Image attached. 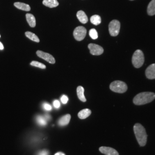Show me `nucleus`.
<instances>
[{
  "instance_id": "1",
  "label": "nucleus",
  "mask_w": 155,
  "mask_h": 155,
  "mask_svg": "<svg viewBox=\"0 0 155 155\" xmlns=\"http://www.w3.org/2000/svg\"><path fill=\"white\" fill-rule=\"evenodd\" d=\"M133 130L139 145L141 147L145 146L147 142V134L145 127L141 124L136 123L134 125Z\"/></svg>"
},
{
  "instance_id": "2",
  "label": "nucleus",
  "mask_w": 155,
  "mask_h": 155,
  "mask_svg": "<svg viewBox=\"0 0 155 155\" xmlns=\"http://www.w3.org/2000/svg\"><path fill=\"white\" fill-rule=\"evenodd\" d=\"M155 99V94L152 92H143L137 94L133 98V103L136 105L148 104Z\"/></svg>"
},
{
  "instance_id": "3",
  "label": "nucleus",
  "mask_w": 155,
  "mask_h": 155,
  "mask_svg": "<svg viewBox=\"0 0 155 155\" xmlns=\"http://www.w3.org/2000/svg\"><path fill=\"white\" fill-rule=\"evenodd\" d=\"M110 89L115 93H124L127 91V84L122 81H116L111 83Z\"/></svg>"
},
{
  "instance_id": "4",
  "label": "nucleus",
  "mask_w": 155,
  "mask_h": 155,
  "mask_svg": "<svg viewBox=\"0 0 155 155\" xmlns=\"http://www.w3.org/2000/svg\"><path fill=\"white\" fill-rule=\"evenodd\" d=\"M132 63L134 67L138 68L143 65L144 63V55L141 50H136L132 56Z\"/></svg>"
},
{
  "instance_id": "5",
  "label": "nucleus",
  "mask_w": 155,
  "mask_h": 155,
  "mask_svg": "<svg viewBox=\"0 0 155 155\" xmlns=\"http://www.w3.org/2000/svg\"><path fill=\"white\" fill-rule=\"evenodd\" d=\"M120 22L117 20H112L109 25V31L112 36H116L120 30Z\"/></svg>"
},
{
  "instance_id": "6",
  "label": "nucleus",
  "mask_w": 155,
  "mask_h": 155,
  "mask_svg": "<svg viewBox=\"0 0 155 155\" xmlns=\"http://www.w3.org/2000/svg\"><path fill=\"white\" fill-rule=\"evenodd\" d=\"M87 33L86 29L82 26H79L75 28L74 31V37L77 41H82L84 39Z\"/></svg>"
},
{
  "instance_id": "7",
  "label": "nucleus",
  "mask_w": 155,
  "mask_h": 155,
  "mask_svg": "<svg viewBox=\"0 0 155 155\" xmlns=\"http://www.w3.org/2000/svg\"><path fill=\"white\" fill-rule=\"evenodd\" d=\"M88 48L93 55H100L104 53V48L99 45L91 43L89 44Z\"/></svg>"
},
{
  "instance_id": "8",
  "label": "nucleus",
  "mask_w": 155,
  "mask_h": 155,
  "mask_svg": "<svg viewBox=\"0 0 155 155\" xmlns=\"http://www.w3.org/2000/svg\"><path fill=\"white\" fill-rule=\"evenodd\" d=\"M37 55L39 56V58L43 59L45 61L50 63L51 64H55V59L53 57V56L51 55L48 53H46L41 51H38L36 52Z\"/></svg>"
},
{
  "instance_id": "9",
  "label": "nucleus",
  "mask_w": 155,
  "mask_h": 155,
  "mask_svg": "<svg viewBox=\"0 0 155 155\" xmlns=\"http://www.w3.org/2000/svg\"><path fill=\"white\" fill-rule=\"evenodd\" d=\"M100 152L105 155H119L118 152L114 148L107 147H100Z\"/></svg>"
},
{
  "instance_id": "10",
  "label": "nucleus",
  "mask_w": 155,
  "mask_h": 155,
  "mask_svg": "<svg viewBox=\"0 0 155 155\" xmlns=\"http://www.w3.org/2000/svg\"><path fill=\"white\" fill-rule=\"evenodd\" d=\"M146 77L149 79H155V63L148 67L145 71Z\"/></svg>"
},
{
  "instance_id": "11",
  "label": "nucleus",
  "mask_w": 155,
  "mask_h": 155,
  "mask_svg": "<svg viewBox=\"0 0 155 155\" xmlns=\"http://www.w3.org/2000/svg\"><path fill=\"white\" fill-rule=\"evenodd\" d=\"M77 16L78 19L79 20V21L82 24H86L88 21L87 16H86V13L82 11H79L78 12Z\"/></svg>"
},
{
  "instance_id": "12",
  "label": "nucleus",
  "mask_w": 155,
  "mask_h": 155,
  "mask_svg": "<svg viewBox=\"0 0 155 155\" xmlns=\"http://www.w3.org/2000/svg\"><path fill=\"white\" fill-rule=\"evenodd\" d=\"M14 5L15 7H16L17 8L24 11H29L31 10V7L30 6L26 4L25 3H22V2H17L14 4Z\"/></svg>"
},
{
  "instance_id": "13",
  "label": "nucleus",
  "mask_w": 155,
  "mask_h": 155,
  "mask_svg": "<svg viewBox=\"0 0 155 155\" xmlns=\"http://www.w3.org/2000/svg\"><path fill=\"white\" fill-rule=\"evenodd\" d=\"M71 116L70 114H66L61 117L58 121V124L60 126H66L68 124L70 121Z\"/></svg>"
},
{
  "instance_id": "14",
  "label": "nucleus",
  "mask_w": 155,
  "mask_h": 155,
  "mask_svg": "<svg viewBox=\"0 0 155 155\" xmlns=\"http://www.w3.org/2000/svg\"><path fill=\"white\" fill-rule=\"evenodd\" d=\"M91 114V111L89 109H84L81 111H80L78 113V117L80 119H85L87 118L88 117L90 116Z\"/></svg>"
},
{
  "instance_id": "15",
  "label": "nucleus",
  "mask_w": 155,
  "mask_h": 155,
  "mask_svg": "<svg viewBox=\"0 0 155 155\" xmlns=\"http://www.w3.org/2000/svg\"><path fill=\"white\" fill-rule=\"evenodd\" d=\"M84 90L82 86H79L78 87L77 89L78 97L79 100H81L82 102H86V99L84 95Z\"/></svg>"
},
{
  "instance_id": "16",
  "label": "nucleus",
  "mask_w": 155,
  "mask_h": 155,
  "mask_svg": "<svg viewBox=\"0 0 155 155\" xmlns=\"http://www.w3.org/2000/svg\"><path fill=\"white\" fill-rule=\"evenodd\" d=\"M26 18L27 20L28 24L31 27H35L36 26V18L33 15L30 14V13H27L26 15Z\"/></svg>"
},
{
  "instance_id": "17",
  "label": "nucleus",
  "mask_w": 155,
  "mask_h": 155,
  "mask_svg": "<svg viewBox=\"0 0 155 155\" xmlns=\"http://www.w3.org/2000/svg\"><path fill=\"white\" fill-rule=\"evenodd\" d=\"M43 4L45 6L51 8H55L59 5V2L57 0H43Z\"/></svg>"
},
{
  "instance_id": "18",
  "label": "nucleus",
  "mask_w": 155,
  "mask_h": 155,
  "mask_svg": "<svg viewBox=\"0 0 155 155\" xmlns=\"http://www.w3.org/2000/svg\"><path fill=\"white\" fill-rule=\"evenodd\" d=\"M147 12L148 15L153 16L155 15V0H152L148 6Z\"/></svg>"
},
{
  "instance_id": "19",
  "label": "nucleus",
  "mask_w": 155,
  "mask_h": 155,
  "mask_svg": "<svg viewBox=\"0 0 155 155\" xmlns=\"http://www.w3.org/2000/svg\"><path fill=\"white\" fill-rule=\"evenodd\" d=\"M25 35L28 38V39L32 40L33 41H35V42H37V43L40 42V39L35 33H32L31 32H26L25 33Z\"/></svg>"
},
{
  "instance_id": "20",
  "label": "nucleus",
  "mask_w": 155,
  "mask_h": 155,
  "mask_svg": "<svg viewBox=\"0 0 155 155\" xmlns=\"http://www.w3.org/2000/svg\"><path fill=\"white\" fill-rule=\"evenodd\" d=\"M90 21L95 25H98L101 22V18L98 15H93L90 18Z\"/></svg>"
},
{
  "instance_id": "21",
  "label": "nucleus",
  "mask_w": 155,
  "mask_h": 155,
  "mask_svg": "<svg viewBox=\"0 0 155 155\" xmlns=\"http://www.w3.org/2000/svg\"><path fill=\"white\" fill-rule=\"evenodd\" d=\"M31 65L33 67H38L41 69H45L46 68V66H45L44 64L40 63L39 61H32L31 63Z\"/></svg>"
},
{
  "instance_id": "22",
  "label": "nucleus",
  "mask_w": 155,
  "mask_h": 155,
  "mask_svg": "<svg viewBox=\"0 0 155 155\" xmlns=\"http://www.w3.org/2000/svg\"><path fill=\"white\" fill-rule=\"evenodd\" d=\"M89 35L92 39H97L98 37V35L97 31L95 29H91L89 31Z\"/></svg>"
},
{
  "instance_id": "23",
  "label": "nucleus",
  "mask_w": 155,
  "mask_h": 155,
  "mask_svg": "<svg viewBox=\"0 0 155 155\" xmlns=\"http://www.w3.org/2000/svg\"><path fill=\"white\" fill-rule=\"evenodd\" d=\"M37 121L38 122L39 125H42V126H44L45 125H46L47 122H46V120H45L44 117H42L41 116H38L37 118Z\"/></svg>"
},
{
  "instance_id": "24",
  "label": "nucleus",
  "mask_w": 155,
  "mask_h": 155,
  "mask_svg": "<svg viewBox=\"0 0 155 155\" xmlns=\"http://www.w3.org/2000/svg\"><path fill=\"white\" fill-rule=\"evenodd\" d=\"M68 97H67L66 95H63V96L61 97V102H62L63 104H67V102H68Z\"/></svg>"
},
{
  "instance_id": "25",
  "label": "nucleus",
  "mask_w": 155,
  "mask_h": 155,
  "mask_svg": "<svg viewBox=\"0 0 155 155\" xmlns=\"http://www.w3.org/2000/svg\"><path fill=\"white\" fill-rule=\"evenodd\" d=\"M53 104H54V106L55 108H56V109L59 108V107H60V106H61L59 101H58V100H55V101H54Z\"/></svg>"
},
{
  "instance_id": "26",
  "label": "nucleus",
  "mask_w": 155,
  "mask_h": 155,
  "mask_svg": "<svg viewBox=\"0 0 155 155\" xmlns=\"http://www.w3.org/2000/svg\"><path fill=\"white\" fill-rule=\"evenodd\" d=\"M43 106H44V108H45L46 110H51L52 109L51 106L50 105V104H48L45 103Z\"/></svg>"
},
{
  "instance_id": "27",
  "label": "nucleus",
  "mask_w": 155,
  "mask_h": 155,
  "mask_svg": "<svg viewBox=\"0 0 155 155\" xmlns=\"http://www.w3.org/2000/svg\"><path fill=\"white\" fill-rule=\"evenodd\" d=\"M38 155H48V152L47 150H43L40 152Z\"/></svg>"
},
{
  "instance_id": "28",
  "label": "nucleus",
  "mask_w": 155,
  "mask_h": 155,
  "mask_svg": "<svg viewBox=\"0 0 155 155\" xmlns=\"http://www.w3.org/2000/svg\"><path fill=\"white\" fill-rule=\"evenodd\" d=\"M4 49V45L0 42V50H2Z\"/></svg>"
},
{
  "instance_id": "29",
  "label": "nucleus",
  "mask_w": 155,
  "mask_h": 155,
  "mask_svg": "<svg viewBox=\"0 0 155 155\" xmlns=\"http://www.w3.org/2000/svg\"><path fill=\"white\" fill-rule=\"evenodd\" d=\"M55 155H65V154H64L62 152H58V153H56Z\"/></svg>"
},
{
  "instance_id": "30",
  "label": "nucleus",
  "mask_w": 155,
  "mask_h": 155,
  "mask_svg": "<svg viewBox=\"0 0 155 155\" xmlns=\"http://www.w3.org/2000/svg\"><path fill=\"white\" fill-rule=\"evenodd\" d=\"M131 1H133V0H131Z\"/></svg>"
},
{
  "instance_id": "31",
  "label": "nucleus",
  "mask_w": 155,
  "mask_h": 155,
  "mask_svg": "<svg viewBox=\"0 0 155 155\" xmlns=\"http://www.w3.org/2000/svg\"><path fill=\"white\" fill-rule=\"evenodd\" d=\"M0 37H1V35H0Z\"/></svg>"
}]
</instances>
